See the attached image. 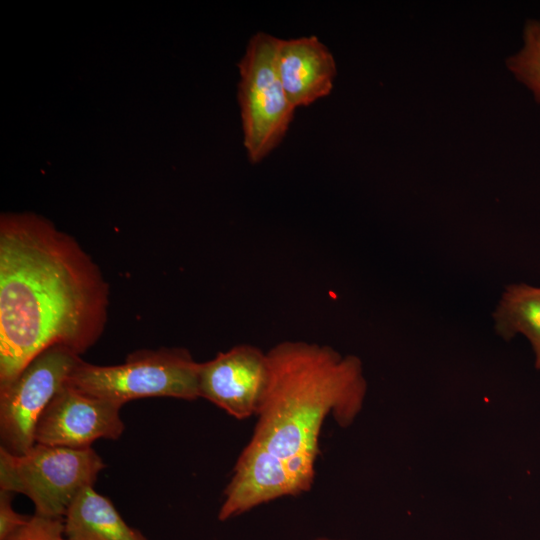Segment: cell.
Returning a JSON list of instances; mask_svg holds the SVG:
<instances>
[{
    "mask_svg": "<svg viewBox=\"0 0 540 540\" xmlns=\"http://www.w3.org/2000/svg\"><path fill=\"white\" fill-rule=\"evenodd\" d=\"M106 467L92 448L35 443L22 454L0 447V490L28 497L40 516L63 518L79 492Z\"/></svg>",
    "mask_w": 540,
    "mask_h": 540,
    "instance_id": "277c9868",
    "label": "cell"
},
{
    "mask_svg": "<svg viewBox=\"0 0 540 540\" xmlns=\"http://www.w3.org/2000/svg\"><path fill=\"white\" fill-rule=\"evenodd\" d=\"M279 38L258 32L238 63V102L249 160L258 163L284 138L293 120L290 104L277 70Z\"/></svg>",
    "mask_w": 540,
    "mask_h": 540,
    "instance_id": "5b68a950",
    "label": "cell"
},
{
    "mask_svg": "<svg viewBox=\"0 0 540 540\" xmlns=\"http://www.w3.org/2000/svg\"><path fill=\"white\" fill-rule=\"evenodd\" d=\"M109 294L74 237L35 213H2L0 386L50 347L90 349L104 332Z\"/></svg>",
    "mask_w": 540,
    "mask_h": 540,
    "instance_id": "6da1fadb",
    "label": "cell"
},
{
    "mask_svg": "<svg viewBox=\"0 0 540 540\" xmlns=\"http://www.w3.org/2000/svg\"><path fill=\"white\" fill-rule=\"evenodd\" d=\"M494 327L505 340L517 334L530 342L540 369V287L524 283L506 287L493 314Z\"/></svg>",
    "mask_w": 540,
    "mask_h": 540,
    "instance_id": "7c38bea8",
    "label": "cell"
},
{
    "mask_svg": "<svg viewBox=\"0 0 540 540\" xmlns=\"http://www.w3.org/2000/svg\"><path fill=\"white\" fill-rule=\"evenodd\" d=\"M6 540H68L65 536L63 518L33 514Z\"/></svg>",
    "mask_w": 540,
    "mask_h": 540,
    "instance_id": "5bb4252c",
    "label": "cell"
},
{
    "mask_svg": "<svg viewBox=\"0 0 540 540\" xmlns=\"http://www.w3.org/2000/svg\"><path fill=\"white\" fill-rule=\"evenodd\" d=\"M80 361V355L72 350L53 346L33 358L11 382L0 386L2 448L22 454L35 444L40 415Z\"/></svg>",
    "mask_w": 540,
    "mask_h": 540,
    "instance_id": "8992f818",
    "label": "cell"
},
{
    "mask_svg": "<svg viewBox=\"0 0 540 540\" xmlns=\"http://www.w3.org/2000/svg\"><path fill=\"white\" fill-rule=\"evenodd\" d=\"M68 540H147L129 526L110 499L93 486L82 489L69 505L64 517Z\"/></svg>",
    "mask_w": 540,
    "mask_h": 540,
    "instance_id": "8fae6325",
    "label": "cell"
},
{
    "mask_svg": "<svg viewBox=\"0 0 540 540\" xmlns=\"http://www.w3.org/2000/svg\"><path fill=\"white\" fill-rule=\"evenodd\" d=\"M121 407L65 382L37 421L35 443L87 449L98 439L117 440L125 429Z\"/></svg>",
    "mask_w": 540,
    "mask_h": 540,
    "instance_id": "52a82bcc",
    "label": "cell"
},
{
    "mask_svg": "<svg viewBox=\"0 0 540 540\" xmlns=\"http://www.w3.org/2000/svg\"><path fill=\"white\" fill-rule=\"evenodd\" d=\"M267 353L239 344L199 363L200 398L243 420L256 415L268 381Z\"/></svg>",
    "mask_w": 540,
    "mask_h": 540,
    "instance_id": "ba28073f",
    "label": "cell"
},
{
    "mask_svg": "<svg viewBox=\"0 0 540 540\" xmlns=\"http://www.w3.org/2000/svg\"><path fill=\"white\" fill-rule=\"evenodd\" d=\"M313 540H344V539H333V538H329V537H317Z\"/></svg>",
    "mask_w": 540,
    "mask_h": 540,
    "instance_id": "2e32d148",
    "label": "cell"
},
{
    "mask_svg": "<svg viewBox=\"0 0 540 540\" xmlns=\"http://www.w3.org/2000/svg\"><path fill=\"white\" fill-rule=\"evenodd\" d=\"M268 381L250 440L287 461L311 488L322 425L350 426L363 407L362 363L327 345L283 341L267 352Z\"/></svg>",
    "mask_w": 540,
    "mask_h": 540,
    "instance_id": "7a4b0ae2",
    "label": "cell"
},
{
    "mask_svg": "<svg viewBox=\"0 0 540 540\" xmlns=\"http://www.w3.org/2000/svg\"><path fill=\"white\" fill-rule=\"evenodd\" d=\"M14 493L0 490V540H6L26 523L29 516L19 514L13 508Z\"/></svg>",
    "mask_w": 540,
    "mask_h": 540,
    "instance_id": "9a60e30c",
    "label": "cell"
},
{
    "mask_svg": "<svg viewBox=\"0 0 540 540\" xmlns=\"http://www.w3.org/2000/svg\"><path fill=\"white\" fill-rule=\"evenodd\" d=\"M277 70L284 92L295 109L330 94L337 72L332 53L314 35L281 39Z\"/></svg>",
    "mask_w": 540,
    "mask_h": 540,
    "instance_id": "30bf717a",
    "label": "cell"
},
{
    "mask_svg": "<svg viewBox=\"0 0 540 540\" xmlns=\"http://www.w3.org/2000/svg\"><path fill=\"white\" fill-rule=\"evenodd\" d=\"M309 490L287 461L250 440L240 453L224 490L218 519L226 521L259 505Z\"/></svg>",
    "mask_w": 540,
    "mask_h": 540,
    "instance_id": "9c48e42d",
    "label": "cell"
},
{
    "mask_svg": "<svg viewBox=\"0 0 540 540\" xmlns=\"http://www.w3.org/2000/svg\"><path fill=\"white\" fill-rule=\"evenodd\" d=\"M523 36L522 49L507 59V67L540 102V21L528 20Z\"/></svg>",
    "mask_w": 540,
    "mask_h": 540,
    "instance_id": "4fadbf2b",
    "label": "cell"
},
{
    "mask_svg": "<svg viewBox=\"0 0 540 540\" xmlns=\"http://www.w3.org/2000/svg\"><path fill=\"white\" fill-rule=\"evenodd\" d=\"M199 363L181 347L143 349L130 353L117 365L81 361L66 383L95 397L123 406L131 400L170 397L200 398Z\"/></svg>",
    "mask_w": 540,
    "mask_h": 540,
    "instance_id": "3957f363",
    "label": "cell"
}]
</instances>
